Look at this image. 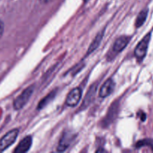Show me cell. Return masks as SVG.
<instances>
[{
    "label": "cell",
    "instance_id": "6da1fadb",
    "mask_svg": "<svg viewBox=\"0 0 153 153\" xmlns=\"http://www.w3.org/2000/svg\"><path fill=\"white\" fill-rule=\"evenodd\" d=\"M151 39V33H148L143 39L139 42L134 49V55L138 61H143L147 52L149 43Z\"/></svg>",
    "mask_w": 153,
    "mask_h": 153
},
{
    "label": "cell",
    "instance_id": "7a4b0ae2",
    "mask_svg": "<svg viewBox=\"0 0 153 153\" xmlns=\"http://www.w3.org/2000/svg\"><path fill=\"white\" fill-rule=\"evenodd\" d=\"M34 88L33 85L24 90L23 92L19 97H16V99L13 102V108L16 110H19L22 108H23L25 105L28 102L29 99L31 98V95H32L33 92H34Z\"/></svg>",
    "mask_w": 153,
    "mask_h": 153
},
{
    "label": "cell",
    "instance_id": "3957f363",
    "mask_svg": "<svg viewBox=\"0 0 153 153\" xmlns=\"http://www.w3.org/2000/svg\"><path fill=\"white\" fill-rule=\"evenodd\" d=\"M18 134H19V130L17 128H14V129L6 133L1 137V139L0 140V152H4L5 149H7L9 146H11L16 141L18 137Z\"/></svg>",
    "mask_w": 153,
    "mask_h": 153
},
{
    "label": "cell",
    "instance_id": "277c9868",
    "mask_svg": "<svg viewBox=\"0 0 153 153\" xmlns=\"http://www.w3.org/2000/svg\"><path fill=\"white\" fill-rule=\"evenodd\" d=\"M82 96V91L80 88H76L68 94L66 100V104L70 107H75L79 104Z\"/></svg>",
    "mask_w": 153,
    "mask_h": 153
},
{
    "label": "cell",
    "instance_id": "5b68a950",
    "mask_svg": "<svg viewBox=\"0 0 153 153\" xmlns=\"http://www.w3.org/2000/svg\"><path fill=\"white\" fill-rule=\"evenodd\" d=\"M32 144V137L31 136H26L24 137L19 144L17 145L16 149H14L15 153H23L26 152L27 151L29 150L30 147Z\"/></svg>",
    "mask_w": 153,
    "mask_h": 153
},
{
    "label": "cell",
    "instance_id": "8992f818",
    "mask_svg": "<svg viewBox=\"0 0 153 153\" xmlns=\"http://www.w3.org/2000/svg\"><path fill=\"white\" fill-rule=\"evenodd\" d=\"M114 88V82L111 79H108L102 85L100 91V97L102 98H105L108 97Z\"/></svg>",
    "mask_w": 153,
    "mask_h": 153
},
{
    "label": "cell",
    "instance_id": "52a82bcc",
    "mask_svg": "<svg viewBox=\"0 0 153 153\" xmlns=\"http://www.w3.org/2000/svg\"><path fill=\"white\" fill-rule=\"evenodd\" d=\"M130 41V37L128 36H121L118 37L115 40L113 46V50L114 52H120L122 50H123L128 43Z\"/></svg>",
    "mask_w": 153,
    "mask_h": 153
},
{
    "label": "cell",
    "instance_id": "ba28073f",
    "mask_svg": "<svg viewBox=\"0 0 153 153\" xmlns=\"http://www.w3.org/2000/svg\"><path fill=\"white\" fill-rule=\"evenodd\" d=\"M72 138H73V135L71 134V133L65 132V134L62 136L61 140H60L58 146V150L60 152L65 151L71 143Z\"/></svg>",
    "mask_w": 153,
    "mask_h": 153
},
{
    "label": "cell",
    "instance_id": "9c48e42d",
    "mask_svg": "<svg viewBox=\"0 0 153 153\" xmlns=\"http://www.w3.org/2000/svg\"><path fill=\"white\" fill-rule=\"evenodd\" d=\"M147 15H148V9H144V10H141L140 12V13L137 16V19H136V22H135V26L137 28H140L144 22L146 21V18H147Z\"/></svg>",
    "mask_w": 153,
    "mask_h": 153
},
{
    "label": "cell",
    "instance_id": "30bf717a",
    "mask_svg": "<svg viewBox=\"0 0 153 153\" xmlns=\"http://www.w3.org/2000/svg\"><path fill=\"white\" fill-rule=\"evenodd\" d=\"M102 36H103L102 33H100V34H99L98 35H97V37H96V38L94 39V42H93V43H91V46H90L89 49H88V54L91 53V52H92L93 51L95 50V49H97V47H98L99 45H100V42H101L102 38Z\"/></svg>",
    "mask_w": 153,
    "mask_h": 153
},
{
    "label": "cell",
    "instance_id": "8fae6325",
    "mask_svg": "<svg viewBox=\"0 0 153 153\" xmlns=\"http://www.w3.org/2000/svg\"><path fill=\"white\" fill-rule=\"evenodd\" d=\"M55 93H51L50 94H49V95L47 96L46 97H45L44 99H43V100H42L41 102H40V103H39L38 105V108L40 109V108H43V107H45V106L46 105L48 104V103L49 102L51 101L52 100H53L54 97H55Z\"/></svg>",
    "mask_w": 153,
    "mask_h": 153
},
{
    "label": "cell",
    "instance_id": "7c38bea8",
    "mask_svg": "<svg viewBox=\"0 0 153 153\" xmlns=\"http://www.w3.org/2000/svg\"><path fill=\"white\" fill-rule=\"evenodd\" d=\"M145 145H146V146H149L153 151V140H140V142H138V143H137V146H138V147H140V146H145Z\"/></svg>",
    "mask_w": 153,
    "mask_h": 153
},
{
    "label": "cell",
    "instance_id": "4fadbf2b",
    "mask_svg": "<svg viewBox=\"0 0 153 153\" xmlns=\"http://www.w3.org/2000/svg\"><path fill=\"white\" fill-rule=\"evenodd\" d=\"M3 32H4V23L0 20V37L2 36Z\"/></svg>",
    "mask_w": 153,
    "mask_h": 153
},
{
    "label": "cell",
    "instance_id": "5bb4252c",
    "mask_svg": "<svg viewBox=\"0 0 153 153\" xmlns=\"http://www.w3.org/2000/svg\"><path fill=\"white\" fill-rule=\"evenodd\" d=\"M49 1H50V0H40V1H42V2H43V3L49 2Z\"/></svg>",
    "mask_w": 153,
    "mask_h": 153
}]
</instances>
